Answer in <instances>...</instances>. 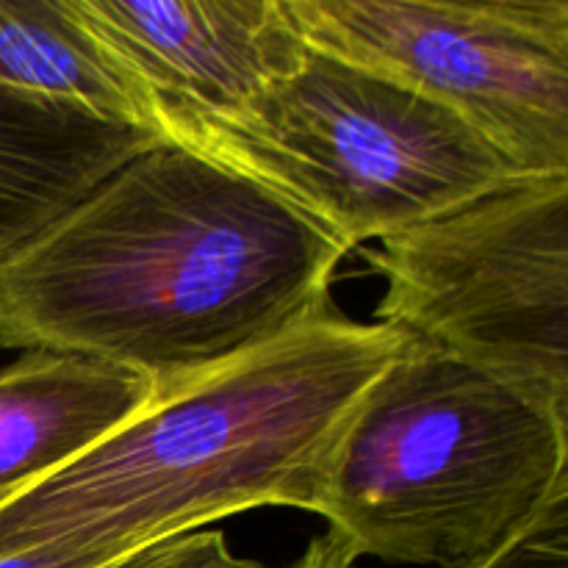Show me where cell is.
Listing matches in <instances>:
<instances>
[{
    "label": "cell",
    "instance_id": "cell-1",
    "mask_svg": "<svg viewBox=\"0 0 568 568\" xmlns=\"http://www.w3.org/2000/svg\"><path fill=\"white\" fill-rule=\"evenodd\" d=\"M347 253L270 189L161 142L0 261V347L164 394L325 308Z\"/></svg>",
    "mask_w": 568,
    "mask_h": 568
},
{
    "label": "cell",
    "instance_id": "cell-2",
    "mask_svg": "<svg viewBox=\"0 0 568 568\" xmlns=\"http://www.w3.org/2000/svg\"><path fill=\"white\" fill-rule=\"evenodd\" d=\"M408 336L327 303L272 342L159 394L131 422L0 503V558L136 552L264 505L314 514L349 414Z\"/></svg>",
    "mask_w": 568,
    "mask_h": 568
},
{
    "label": "cell",
    "instance_id": "cell-3",
    "mask_svg": "<svg viewBox=\"0 0 568 568\" xmlns=\"http://www.w3.org/2000/svg\"><path fill=\"white\" fill-rule=\"evenodd\" d=\"M568 483V422L414 342L349 414L314 514L355 558L477 568Z\"/></svg>",
    "mask_w": 568,
    "mask_h": 568
},
{
    "label": "cell",
    "instance_id": "cell-4",
    "mask_svg": "<svg viewBox=\"0 0 568 568\" xmlns=\"http://www.w3.org/2000/svg\"><path fill=\"white\" fill-rule=\"evenodd\" d=\"M153 116L164 142L270 189L347 250L530 181L453 111L308 44L239 109L153 100Z\"/></svg>",
    "mask_w": 568,
    "mask_h": 568
},
{
    "label": "cell",
    "instance_id": "cell-5",
    "mask_svg": "<svg viewBox=\"0 0 568 568\" xmlns=\"http://www.w3.org/2000/svg\"><path fill=\"white\" fill-rule=\"evenodd\" d=\"M377 320L568 422V175L530 178L366 250Z\"/></svg>",
    "mask_w": 568,
    "mask_h": 568
},
{
    "label": "cell",
    "instance_id": "cell-6",
    "mask_svg": "<svg viewBox=\"0 0 568 568\" xmlns=\"http://www.w3.org/2000/svg\"><path fill=\"white\" fill-rule=\"evenodd\" d=\"M308 48L453 111L525 178L568 175L566 0H283Z\"/></svg>",
    "mask_w": 568,
    "mask_h": 568
},
{
    "label": "cell",
    "instance_id": "cell-7",
    "mask_svg": "<svg viewBox=\"0 0 568 568\" xmlns=\"http://www.w3.org/2000/svg\"><path fill=\"white\" fill-rule=\"evenodd\" d=\"M153 100L225 114L292 72L305 42L283 0H67Z\"/></svg>",
    "mask_w": 568,
    "mask_h": 568
},
{
    "label": "cell",
    "instance_id": "cell-8",
    "mask_svg": "<svg viewBox=\"0 0 568 568\" xmlns=\"http://www.w3.org/2000/svg\"><path fill=\"white\" fill-rule=\"evenodd\" d=\"M161 142L148 128L0 87V261Z\"/></svg>",
    "mask_w": 568,
    "mask_h": 568
},
{
    "label": "cell",
    "instance_id": "cell-9",
    "mask_svg": "<svg viewBox=\"0 0 568 568\" xmlns=\"http://www.w3.org/2000/svg\"><path fill=\"white\" fill-rule=\"evenodd\" d=\"M159 397L133 372L70 353L0 369V503L92 449Z\"/></svg>",
    "mask_w": 568,
    "mask_h": 568
},
{
    "label": "cell",
    "instance_id": "cell-10",
    "mask_svg": "<svg viewBox=\"0 0 568 568\" xmlns=\"http://www.w3.org/2000/svg\"><path fill=\"white\" fill-rule=\"evenodd\" d=\"M0 87L159 133L153 94L100 48L67 0H0Z\"/></svg>",
    "mask_w": 568,
    "mask_h": 568
},
{
    "label": "cell",
    "instance_id": "cell-11",
    "mask_svg": "<svg viewBox=\"0 0 568 568\" xmlns=\"http://www.w3.org/2000/svg\"><path fill=\"white\" fill-rule=\"evenodd\" d=\"M477 568H568V483Z\"/></svg>",
    "mask_w": 568,
    "mask_h": 568
},
{
    "label": "cell",
    "instance_id": "cell-12",
    "mask_svg": "<svg viewBox=\"0 0 568 568\" xmlns=\"http://www.w3.org/2000/svg\"><path fill=\"white\" fill-rule=\"evenodd\" d=\"M111 568H266L258 560L239 558L227 538L214 527L178 532L136 549Z\"/></svg>",
    "mask_w": 568,
    "mask_h": 568
},
{
    "label": "cell",
    "instance_id": "cell-13",
    "mask_svg": "<svg viewBox=\"0 0 568 568\" xmlns=\"http://www.w3.org/2000/svg\"><path fill=\"white\" fill-rule=\"evenodd\" d=\"M355 555L336 532L327 530L325 536L314 538L311 547L305 549L303 558L297 560L292 568H353L355 564Z\"/></svg>",
    "mask_w": 568,
    "mask_h": 568
}]
</instances>
